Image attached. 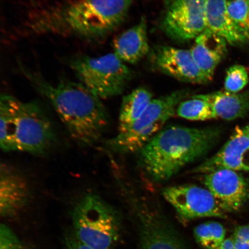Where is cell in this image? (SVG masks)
<instances>
[{
    "label": "cell",
    "mask_w": 249,
    "mask_h": 249,
    "mask_svg": "<svg viewBox=\"0 0 249 249\" xmlns=\"http://www.w3.org/2000/svg\"><path fill=\"white\" fill-rule=\"evenodd\" d=\"M21 69L37 91L51 103L74 142L89 147L100 140L109 120L101 98L79 82L62 80L55 85L35 71Z\"/></svg>",
    "instance_id": "6da1fadb"
},
{
    "label": "cell",
    "mask_w": 249,
    "mask_h": 249,
    "mask_svg": "<svg viewBox=\"0 0 249 249\" xmlns=\"http://www.w3.org/2000/svg\"><path fill=\"white\" fill-rule=\"evenodd\" d=\"M220 135L221 130L216 127H164L138 152L140 166L152 181L166 182L187 165L204 157Z\"/></svg>",
    "instance_id": "7a4b0ae2"
},
{
    "label": "cell",
    "mask_w": 249,
    "mask_h": 249,
    "mask_svg": "<svg viewBox=\"0 0 249 249\" xmlns=\"http://www.w3.org/2000/svg\"><path fill=\"white\" fill-rule=\"evenodd\" d=\"M53 125L38 102L0 93V149L41 155L55 143Z\"/></svg>",
    "instance_id": "3957f363"
},
{
    "label": "cell",
    "mask_w": 249,
    "mask_h": 249,
    "mask_svg": "<svg viewBox=\"0 0 249 249\" xmlns=\"http://www.w3.org/2000/svg\"><path fill=\"white\" fill-rule=\"evenodd\" d=\"M132 0H76L47 12L34 24L37 31L85 38L107 36L126 18Z\"/></svg>",
    "instance_id": "277c9868"
},
{
    "label": "cell",
    "mask_w": 249,
    "mask_h": 249,
    "mask_svg": "<svg viewBox=\"0 0 249 249\" xmlns=\"http://www.w3.org/2000/svg\"><path fill=\"white\" fill-rule=\"evenodd\" d=\"M74 237L94 249H112L119 235L116 212L99 196L88 194L73 208Z\"/></svg>",
    "instance_id": "5b68a950"
},
{
    "label": "cell",
    "mask_w": 249,
    "mask_h": 249,
    "mask_svg": "<svg viewBox=\"0 0 249 249\" xmlns=\"http://www.w3.org/2000/svg\"><path fill=\"white\" fill-rule=\"evenodd\" d=\"M70 65L79 82L101 99L120 95L133 78L132 71L114 53L99 57L80 55Z\"/></svg>",
    "instance_id": "8992f818"
},
{
    "label": "cell",
    "mask_w": 249,
    "mask_h": 249,
    "mask_svg": "<svg viewBox=\"0 0 249 249\" xmlns=\"http://www.w3.org/2000/svg\"><path fill=\"white\" fill-rule=\"evenodd\" d=\"M205 0H164L160 28L179 42L194 39L206 29Z\"/></svg>",
    "instance_id": "52a82bcc"
},
{
    "label": "cell",
    "mask_w": 249,
    "mask_h": 249,
    "mask_svg": "<svg viewBox=\"0 0 249 249\" xmlns=\"http://www.w3.org/2000/svg\"><path fill=\"white\" fill-rule=\"evenodd\" d=\"M162 195L183 219L227 217L225 212L207 188L196 185L171 186L162 190Z\"/></svg>",
    "instance_id": "ba28073f"
},
{
    "label": "cell",
    "mask_w": 249,
    "mask_h": 249,
    "mask_svg": "<svg viewBox=\"0 0 249 249\" xmlns=\"http://www.w3.org/2000/svg\"><path fill=\"white\" fill-rule=\"evenodd\" d=\"M149 55L155 70L180 82L197 85L209 82L199 70L190 50L158 46Z\"/></svg>",
    "instance_id": "9c48e42d"
},
{
    "label": "cell",
    "mask_w": 249,
    "mask_h": 249,
    "mask_svg": "<svg viewBox=\"0 0 249 249\" xmlns=\"http://www.w3.org/2000/svg\"><path fill=\"white\" fill-rule=\"evenodd\" d=\"M204 176L205 186L225 213L240 210L249 200V183L238 171L219 170Z\"/></svg>",
    "instance_id": "30bf717a"
},
{
    "label": "cell",
    "mask_w": 249,
    "mask_h": 249,
    "mask_svg": "<svg viewBox=\"0 0 249 249\" xmlns=\"http://www.w3.org/2000/svg\"><path fill=\"white\" fill-rule=\"evenodd\" d=\"M249 152V124L236 128L231 138L213 157L191 171L206 174L219 170L244 171V163Z\"/></svg>",
    "instance_id": "8fae6325"
},
{
    "label": "cell",
    "mask_w": 249,
    "mask_h": 249,
    "mask_svg": "<svg viewBox=\"0 0 249 249\" xmlns=\"http://www.w3.org/2000/svg\"><path fill=\"white\" fill-rule=\"evenodd\" d=\"M29 181L19 171L0 160V217L20 213L31 198Z\"/></svg>",
    "instance_id": "7c38bea8"
},
{
    "label": "cell",
    "mask_w": 249,
    "mask_h": 249,
    "mask_svg": "<svg viewBox=\"0 0 249 249\" xmlns=\"http://www.w3.org/2000/svg\"><path fill=\"white\" fill-rule=\"evenodd\" d=\"M227 43L225 39L207 29L195 39L190 51L199 70L209 82L226 55Z\"/></svg>",
    "instance_id": "4fadbf2b"
},
{
    "label": "cell",
    "mask_w": 249,
    "mask_h": 249,
    "mask_svg": "<svg viewBox=\"0 0 249 249\" xmlns=\"http://www.w3.org/2000/svg\"><path fill=\"white\" fill-rule=\"evenodd\" d=\"M139 249H186L162 218L141 211Z\"/></svg>",
    "instance_id": "5bb4252c"
},
{
    "label": "cell",
    "mask_w": 249,
    "mask_h": 249,
    "mask_svg": "<svg viewBox=\"0 0 249 249\" xmlns=\"http://www.w3.org/2000/svg\"><path fill=\"white\" fill-rule=\"evenodd\" d=\"M114 53L124 63L136 64L150 51L147 22H139L118 35L113 41Z\"/></svg>",
    "instance_id": "9a60e30c"
},
{
    "label": "cell",
    "mask_w": 249,
    "mask_h": 249,
    "mask_svg": "<svg viewBox=\"0 0 249 249\" xmlns=\"http://www.w3.org/2000/svg\"><path fill=\"white\" fill-rule=\"evenodd\" d=\"M226 3L227 0H205L206 29L222 37L229 44L244 43L248 39L230 19Z\"/></svg>",
    "instance_id": "2e32d148"
},
{
    "label": "cell",
    "mask_w": 249,
    "mask_h": 249,
    "mask_svg": "<svg viewBox=\"0 0 249 249\" xmlns=\"http://www.w3.org/2000/svg\"><path fill=\"white\" fill-rule=\"evenodd\" d=\"M196 95L209 104L216 118L232 121L245 117L249 111V89L239 93L225 91Z\"/></svg>",
    "instance_id": "e0dca14e"
},
{
    "label": "cell",
    "mask_w": 249,
    "mask_h": 249,
    "mask_svg": "<svg viewBox=\"0 0 249 249\" xmlns=\"http://www.w3.org/2000/svg\"><path fill=\"white\" fill-rule=\"evenodd\" d=\"M152 96L144 87H139L124 96L118 119V133L125 132L142 116L153 99Z\"/></svg>",
    "instance_id": "ac0fdd59"
},
{
    "label": "cell",
    "mask_w": 249,
    "mask_h": 249,
    "mask_svg": "<svg viewBox=\"0 0 249 249\" xmlns=\"http://www.w3.org/2000/svg\"><path fill=\"white\" fill-rule=\"evenodd\" d=\"M177 116L190 121H206L216 118L209 104L196 95L185 99L177 108Z\"/></svg>",
    "instance_id": "d6986e66"
},
{
    "label": "cell",
    "mask_w": 249,
    "mask_h": 249,
    "mask_svg": "<svg viewBox=\"0 0 249 249\" xmlns=\"http://www.w3.org/2000/svg\"><path fill=\"white\" fill-rule=\"evenodd\" d=\"M226 229L220 223L205 222L196 227L194 236L196 241L206 249H216L225 239Z\"/></svg>",
    "instance_id": "ffe728a7"
},
{
    "label": "cell",
    "mask_w": 249,
    "mask_h": 249,
    "mask_svg": "<svg viewBox=\"0 0 249 249\" xmlns=\"http://www.w3.org/2000/svg\"><path fill=\"white\" fill-rule=\"evenodd\" d=\"M226 6L232 23L249 40V0H227Z\"/></svg>",
    "instance_id": "44dd1931"
},
{
    "label": "cell",
    "mask_w": 249,
    "mask_h": 249,
    "mask_svg": "<svg viewBox=\"0 0 249 249\" xmlns=\"http://www.w3.org/2000/svg\"><path fill=\"white\" fill-rule=\"evenodd\" d=\"M249 78L245 67L234 65L226 71L225 80V91L231 93L240 92L248 85Z\"/></svg>",
    "instance_id": "7402d4cb"
},
{
    "label": "cell",
    "mask_w": 249,
    "mask_h": 249,
    "mask_svg": "<svg viewBox=\"0 0 249 249\" xmlns=\"http://www.w3.org/2000/svg\"><path fill=\"white\" fill-rule=\"evenodd\" d=\"M0 249H24L22 242L10 227L0 223Z\"/></svg>",
    "instance_id": "603a6c76"
},
{
    "label": "cell",
    "mask_w": 249,
    "mask_h": 249,
    "mask_svg": "<svg viewBox=\"0 0 249 249\" xmlns=\"http://www.w3.org/2000/svg\"><path fill=\"white\" fill-rule=\"evenodd\" d=\"M232 237L235 241L249 242V223L236 227Z\"/></svg>",
    "instance_id": "cb8c5ba5"
},
{
    "label": "cell",
    "mask_w": 249,
    "mask_h": 249,
    "mask_svg": "<svg viewBox=\"0 0 249 249\" xmlns=\"http://www.w3.org/2000/svg\"><path fill=\"white\" fill-rule=\"evenodd\" d=\"M65 249H94L78 241L74 235H71L66 239Z\"/></svg>",
    "instance_id": "d4e9b609"
},
{
    "label": "cell",
    "mask_w": 249,
    "mask_h": 249,
    "mask_svg": "<svg viewBox=\"0 0 249 249\" xmlns=\"http://www.w3.org/2000/svg\"><path fill=\"white\" fill-rule=\"evenodd\" d=\"M216 249H236L234 239L232 237L225 239Z\"/></svg>",
    "instance_id": "484cf974"
},
{
    "label": "cell",
    "mask_w": 249,
    "mask_h": 249,
    "mask_svg": "<svg viewBox=\"0 0 249 249\" xmlns=\"http://www.w3.org/2000/svg\"><path fill=\"white\" fill-rule=\"evenodd\" d=\"M236 249H249V242L235 241Z\"/></svg>",
    "instance_id": "4316f807"
},
{
    "label": "cell",
    "mask_w": 249,
    "mask_h": 249,
    "mask_svg": "<svg viewBox=\"0 0 249 249\" xmlns=\"http://www.w3.org/2000/svg\"><path fill=\"white\" fill-rule=\"evenodd\" d=\"M244 171H249V152L247 156V158H246L245 163H244Z\"/></svg>",
    "instance_id": "83f0119b"
},
{
    "label": "cell",
    "mask_w": 249,
    "mask_h": 249,
    "mask_svg": "<svg viewBox=\"0 0 249 249\" xmlns=\"http://www.w3.org/2000/svg\"></svg>",
    "instance_id": "f1b7e54d"
}]
</instances>
